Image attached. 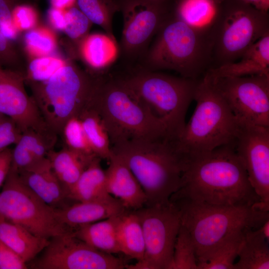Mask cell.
Masks as SVG:
<instances>
[{
	"mask_svg": "<svg viewBox=\"0 0 269 269\" xmlns=\"http://www.w3.org/2000/svg\"><path fill=\"white\" fill-rule=\"evenodd\" d=\"M58 135L49 131L29 129L23 132L12 149L11 169L19 172L47 157L54 149Z\"/></svg>",
	"mask_w": 269,
	"mask_h": 269,
	"instance_id": "44dd1931",
	"label": "cell"
},
{
	"mask_svg": "<svg viewBox=\"0 0 269 269\" xmlns=\"http://www.w3.org/2000/svg\"><path fill=\"white\" fill-rule=\"evenodd\" d=\"M65 25L63 31L72 40L79 42L87 34L91 21L77 6L64 10Z\"/></svg>",
	"mask_w": 269,
	"mask_h": 269,
	"instance_id": "8d00e7d4",
	"label": "cell"
},
{
	"mask_svg": "<svg viewBox=\"0 0 269 269\" xmlns=\"http://www.w3.org/2000/svg\"><path fill=\"white\" fill-rule=\"evenodd\" d=\"M28 2V0H0V30L10 40L16 38L20 32L13 21L14 10L18 5Z\"/></svg>",
	"mask_w": 269,
	"mask_h": 269,
	"instance_id": "f35d334b",
	"label": "cell"
},
{
	"mask_svg": "<svg viewBox=\"0 0 269 269\" xmlns=\"http://www.w3.org/2000/svg\"><path fill=\"white\" fill-rule=\"evenodd\" d=\"M31 266L37 269H123V259L100 251L77 238L73 229L50 239Z\"/></svg>",
	"mask_w": 269,
	"mask_h": 269,
	"instance_id": "4fadbf2b",
	"label": "cell"
},
{
	"mask_svg": "<svg viewBox=\"0 0 269 269\" xmlns=\"http://www.w3.org/2000/svg\"><path fill=\"white\" fill-rule=\"evenodd\" d=\"M205 75L239 123L269 127V76Z\"/></svg>",
	"mask_w": 269,
	"mask_h": 269,
	"instance_id": "7c38bea8",
	"label": "cell"
},
{
	"mask_svg": "<svg viewBox=\"0 0 269 269\" xmlns=\"http://www.w3.org/2000/svg\"><path fill=\"white\" fill-rule=\"evenodd\" d=\"M120 215L81 225L73 229L74 233L77 238L100 251L111 254L121 253L116 232Z\"/></svg>",
	"mask_w": 269,
	"mask_h": 269,
	"instance_id": "83f0119b",
	"label": "cell"
},
{
	"mask_svg": "<svg viewBox=\"0 0 269 269\" xmlns=\"http://www.w3.org/2000/svg\"><path fill=\"white\" fill-rule=\"evenodd\" d=\"M76 3L91 23L101 26L107 34L113 36L112 19L117 5L113 0H76Z\"/></svg>",
	"mask_w": 269,
	"mask_h": 269,
	"instance_id": "1f68e13d",
	"label": "cell"
},
{
	"mask_svg": "<svg viewBox=\"0 0 269 269\" xmlns=\"http://www.w3.org/2000/svg\"><path fill=\"white\" fill-rule=\"evenodd\" d=\"M220 3L215 0H179L174 16L213 41L221 12Z\"/></svg>",
	"mask_w": 269,
	"mask_h": 269,
	"instance_id": "7402d4cb",
	"label": "cell"
},
{
	"mask_svg": "<svg viewBox=\"0 0 269 269\" xmlns=\"http://www.w3.org/2000/svg\"><path fill=\"white\" fill-rule=\"evenodd\" d=\"M142 227L145 250L142 261L128 265L131 269H170L181 225L177 209L171 203L145 206L133 211Z\"/></svg>",
	"mask_w": 269,
	"mask_h": 269,
	"instance_id": "8fae6325",
	"label": "cell"
},
{
	"mask_svg": "<svg viewBox=\"0 0 269 269\" xmlns=\"http://www.w3.org/2000/svg\"><path fill=\"white\" fill-rule=\"evenodd\" d=\"M109 162L105 170L108 193L118 199L127 210H136L145 206V194L127 165L114 154Z\"/></svg>",
	"mask_w": 269,
	"mask_h": 269,
	"instance_id": "e0dca14e",
	"label": "cell"
},
{
	"mask_svg": "<svg viewBox=\"0 0 269 269\" xmlns=\"http://www.w3.org/2000/svg\"><path fill=\"white\" fill-rule=\"evenodd\" d=\"M146 56L148 70H173L196 79L212 58L213 41L174 16L161 26Z\"/></svg>",
	"mask_w": 269,
	"mask_h": 269,
	"instance_id": "52a82bcc",
	"label": "cell"
},
{
	"mask_svg": "<svg viewBox=\"0 0 269 269\" xmlns=\"http://www.w3.org/2000/svg\"><path fill=\"white\" fill-rule=\"evenodd\" d=\"M5 117V116H4L1 115V114H0V120L1 119H2V118H3L4 117Z\"/></svg>",
	"mask_w": 269,
	"mask_h": 269,
	"instance_id": "7dc6e473",
	"label": "cell"
},
{
	"mask_svg": "<svg viewBox=\"0 0 269 269\" xmlns=\"http://www.w3.org/2000/svg\"><path fill=\"white\" fill-rule=\"evenodd\" d=\"M98 77L67 62L48 80L29 83L32 97L49 129L60 135L64 123L91 102Z\"/></svg>",
	"mask_w": 269,
	"mask_h": 269,
	"instance_id": "8992f818",
	"label": "cell"
},
{
	"mask_svg": "<svg viewBox=\"0 0 269 269\" xmlns=\"http://www.w3.org/2000/svg\"><path fill=\"white\" fill-rule=\"evenodd\" d=\"M90 105L103 119L112 146L133 139H172L164 124L121 80L98 78Z\"/></svg>",
	"mask_w": 269,
	"mask_h": 269,
	"instance_id": "5b68a950",
	"label": "cell"
},
{
	"mask_svg": "<svg viewBox=\"0 0 269 269\" xmlns=\"http://www.w3.org/2000/svg\"><path fill=\"white\" fill-rule=\"evenodd\" d=\"M234 147L253 189L269 209V127L240 123Z\"/></svg>",
	"mask_w": 269,
	"mask_h": 269,
	"instance_id": "5bb4252c",
	"label": "cell"
},
{
	"mask_svg": "<svg viewBox=\"0 0 269 269\" xmlns=\"http://www.w3.org/2000/svg\"><path fill=\"white\" fill-rule=\"evenodd\" d=\"M268 34V13L239 0L227 1L213 35L214 67L238 60L252 45Z\"/></svg>",
	"mask_w": 269,
	"mask_h": 269,
	"instance_id": "9c48e42d",
	"label": "cell"
},
{
	"mask_svg": "<svg viewBox=\"0 0 269 269\" xmlns=\"http://www.w3.org/2000/svg\"><path fill=\"white\" fill-rule=\"evenodd\" d=\"M60 135L62 137L63 147L83 154L96 155L89 144L78 116L69 118L64 123Z\"/></svg>",
	"mask_w": 269,
	"mask_h": 269,
	"instance_id": "836d02e7",
	"label": "cell"
},
{
	"mask_svg": "<svg viewBox=\"0 0 269 269\" xmlns=\"http://www.w3.org/2000/svg\"><path fill=\"white\" fill-rule=\"evenodd\" d=\"M157 0V1H166L167 0Z\"/></svg>",
	"mask_w": 269,
	"mask_h": 269,
	"instance_id": "681fc988",
	"label": "cell"
},
{
	"mask_svg": "<svg viewBox=\"0 0 269 269\" xmlns=\"http://www.w3.org/2000/svg\"><path fill=\"white\" fill-rule=\"evenodd\" d=\"M12 149L9 147L0 152V187L4 183L11 167Z\"/></svg>",
	"mask_w": 269,
	"mask_h": 269,
	"instance_id": "7bdbcfd3",
	"label": "cell"
},
{
	"mask_svg": "<svg viewBox=\"0 0 269 269\" xmlns=\"http://www.w3.org/2000/svg\"><path fill=\"white\" fill-rule=\"evenodd\" d=\"M170 269H198L194 242L181 224L174 245Z\"/></svg>",
	"mask_w": 269,
	"mask_h": 269,
	"instance_id": "d6a6232c",
	"label": "cell"
},
{
	"mask_svg": "<svg viewBox=\"0 0 269 269\" xmlns=\"http://www.w3.org/2000/svg\"><path fill=\"white\" fill-rule=\"evenodd\" d=\"M18 173L23 182L46 204L56 209L66 206V192L47 157Z\"/></svg>",
	"mask_w": 269,
	"mask_h": 269,
	"instance_id": "ac0fdd59",
	"label": "cell"
},
{
	"mask_svg": "<svg viewBox=\"0 0 269 269\" xmlns=\"http://www.w3.org/2000/svg\"><path fill=\"white\" fill-rule=\"evenodd\" d=\"M177 210L182 225L190 233L196 258L233 234L259 228L269 219L261 203L253 205H217L185 198L169 200Z\"/></svg>",
	"mask_w": 269,
	"mask_h": 269,
	"instance_id": "277c9868",
	"label": "cell"
},
{
	"mask_svg": "<svg viewBox=\"0 0 269 269\" xmlns=\"http://www.w3.org/2000/svg\"><path fill=\"white\" fill-rule=\"evenodd\" d=\"M67 63L63 59L53 55L32 58L26 65L24 73L25 83L45 81Z\"/></svg>",
	"mask_w": 269,
	"mask_h": 269,
	"instance_id": "e575fe53",
	"label": "cell"
},
{
	"mask_svg": "<svg viewBox=\"0 0 269 269\" xmlns=\"http://www.w3.org/2000/svg\"><path fill=\"white\" fill-rule=\"evenodd\" d=\"M26 50L33 58L52 55L56 49V41L49 30L34 28L27 31L24 36Z\"/></svg>",
	"mask_w": 269,
	"mask_h": 269,
	"instance_id": "d590c367",
	"label": "cell"
},
{
	"mask_svg": "<svg viewBox=\"0 0 269 269\" xmlns=\"http://www.w3.org/2000/svg\"><path fill=\"white\" fill-rule=\"evenodd\" d=\"M269 219L259 228L245 229L234 269H269Z\"/></svg>",
	"mask_w": 269,
	"mask_h": 269,
	"instance_id": "603a6c76",
	"label": "cell"
},
{
	"mask_svg": "<svg viewBox=\"0 0 269 269\" xmlns=\"http://www.w3.org/2000/svg\"><path fill=\"white\" fill-rule=\"evenodd\" d=\"M124 85L166 126L172 139L182 132L194 100L197 79L142 71L121 80Z\"/></svg>",
	"mask_w": 269,
	"mask_h": 269,
	"instance_id": "ba28073f",
	"label": "cell"
},
{
	"mask_svg": "<svg viewBox=\"0 0 269 269\" xmlns=\"http://www.w3.org/2000/svg\"><path fill=\"white\" fill-rule=\"evenodd\" d=\"M217 2L221 3V2L223 1L224 0H215Z\"/></svg>",
	"mask_w": 269,
	"mask_h": 269,
	"instance_id": "c3c4849f",
	"label": "cell"
},
{
	"mask_svg": "<svg viewBox=\"0 0 269 269\" xmlns=\"http://www.w3.org/2000/svg\"><path fill=\"white\" fill-rule=\"evenodd\" d=\"M116 232L121 253L137 262L142 261L145 250L143 234L139 220L133 211L126 210L120 215Z\"/></svg>",
	"mask_w": 269,
	"mask_h": 269,
	"instance_id": "f1b7e54d",
	"label": "cell"
},
{
	"mask_svg": "<svg viewBox=\"0 0 269 269\" xmlns=\"http://www.w3.org/2000/svg\"><path fill=\"white\" fill-rule=\"evenodd\" d=\"M76 0H50L51 6L63 9L74 5Z\"/></svg>",
	"mask_w": 269,
	"mask_h": 269,
	"instance_id": "bcb514c9",
	"label": "cell"
},
{
	"mask_svg": "<svg viewBox=\"0 0 269 269\" xmlns=\"http://www.w3.org/2000/svg\"><path fill=\"white\" fill-rule=\"evenodd\" d=\"M56 208L46 204L10 170L0 193V216L34 235L50 239L72 230L58 219Z\"/></svg>",
	"mask_w": 269,
	"mask_h": 269,
	"instance_id": "30bf717a",
	"label": "cell"
},
{
	"mask_svg": "<svg viewBox=\"0 0 269 269\" xmlns=\"http://www.w3.org/2000/svg\"><path fill=\"white\" fill-rule=\"evenodd\" d=\"M0 65L24 74L26 65L20 50L0 30Z\"/></svg>",
	"mask_w": 269,
	"mask_h": 269,
	"instance_id": "74e56055",
	"label": "cell"
},
{
	"mask_svg": "<svg viewBox=\"0 0 269 269\" xmlns=\"http://www.w3.org/2000/svg\"><path fill=\"white\" fill-rule=\"evenodd\" d=\"M47 17L54 29L59 31L64 30L65 25L64 10L51 6L47 12Z\"/></svg>",
	"mask_w": 269,
	"mask_h": 269,
	"instance_id": "ee69618b",
	"label": "cell"
},
{
	"mask_svg": "<svg viewBox=\"0 0 269 269\" xmlns=\"http://www.w3.org/2000/svg\"><path fill=\"white\" fill-rule=\"evenodd\" d=\"M96 157L78 153L65 147L59 151L52 149L47 155L66 193Z\"/></svg>",
	"mask_w": 269,
	"mask_h": 269,
	"instance_id": "4316f807",
	"label": "cell"
},
{
	"mask_svg": "<svg viewBox=\"0 0 269 269\" xmlns=\"http://www.w3.org/2000/svg\"><path fill=\"white\" fill-rule=\"evenodd\" d=\"M238 60L210 68L206 73L213 77L269 76V34L252 45Z\"/></svg>",
	"mask_w": 269,
	"mask_h": 269,
	"instance_id": "d6986e66",
	"label": "cell"
},
{
	"mask_svg": "<svg viewBox=\"0 0 269 269\" xmlns=\"http://www.w3.org/2000/svg\"><path fill=\"white\" fill-rule=\"evenodd\" d=\"M13 21L15 27L20 32L29 30L35 27L38 15L34 7L29 3L18 5L13 13Z\"/></svg>",
	"mask_w": 269,
	"mask_h": 269,
	"instance_id": "ab89813d",
	"label": "cell"
},
{
	"mask_svg": "<svg viewBox=\"0 0 269 269\" xmlns=\"http://www.w3.org/2000/svg\"><path fill=\"white\" fill-rule=\"evenodd\" d=\"M27 263L0 240V269H26Z\"/></svg>",
	"mask_w": 269,
	"mask_h": 269,
	"instance_id": "b9f144b4",
	"label": "cell"
},
{
	"mask_svg": "<svg viewBox=\"0 0 269 269\" xmlns=\"http://www.w3.org/2000/svg\"><path fill=\"white\" fill-rule=\"evenodd\" d=\"M0 240L27 263L44 250L50 239L36 236L0 216Z\"/></svg>",
	"mask_w": 269,
	"mask_h": 269,
	"instance_id": "cb8c5ba5",
	"label": "cell"
},
{
	"mask_svg": "<svg viewBox=\"0 0 269 269\" xmlns=\"http://www.w3.org/2000/svg\"><path fill=\"white\" fill-rule=\"evenodd\" d=\"M22 132L17 124L11 119L5 117L0 120V152L15 144L18 140Z\"/></svg>",
	"mask_w": 269,
	"mask_h": 269,
	"instance_id": "60d3db41",
	"label": "cell"
},
{
	"mask_svg": "<svg viewBox=\"0 0 269 269\" xmlns=\"http://www.w3.org/2000/svg\"><path fill=\"white\" fill-rule=\"evenodd\" d=\"M126 210L121 202L114 197L106 201L77 202L56 209V213L63 224L74 229L121 214Z\"/></svg>",
	"mask_w": 269,
	"mask_h": 269,
	"instance_id": "ffe728a7",
	"label": "cell"
},
{
	"mask_svg": "<svg viewBox=\"0 0 269 269\" xmlns=\"http://www.w3.org/2000/svg\"><path fill=\"white\" fill-rule=\"evenodd\" d=\"M194 112L179 136L173 140L182 159L199 155L234 144L240 123L205 74L198 81Z\"/></svg>",
	"mask_w": 269,
	"mask_h": 269,
	"instance_id": "3957f363",
	"label": "cell"
},
{
	"mask_svg": "<svg viewBox=\"0 0 269 269\" xmlns=\"http://www.w3.org/2000/svg\"><path fill=\"white\" fill-rule=\"evenodd\" d=\"M243 231L226 238L203 255L196 258L198 269H234L243 239Z\"/></svg>",
	"mask_w": 269,
	"mask_h": 269,
	"instance_id": "4dcf8cb0",
	"label": "cell"
},
{
	"mask_svg": "<svg viewBox=\"0 0 269 269\" xmlns=\"http://www.w3.org/2000/svg\"><path fill=\"white\" fill-rule=\"evenodd\" d=\"M79 52L91 70L99 71L115 61L119 48L113 36L95 33L87 34L79 41Z\"/></svg>",
	"mask_w": 269,
	"mask_h": 269,
	"instance_id": "d4e9b609",
	"label": "cell"
},
{
	"mask_svg": "<svg viewBox=\"0 0 269 269\" xmlns=\"http://www.w3.org/2000/svg\"><path fill=\"white\" fill-rule=\"evenodd\" d=\"M165 1L132 0L124 9L122 47L128 55L140 52L169 17Z\"/></svg>",
	"mask_w": 269,
	"mask_h": 269,
	"instance_id": "2e32d148",
	"label": "cell"
},
{
	"mask_svg": "<svg viewBox=\"0 0 269 269\" xmlns=\"http://www.w3.org/2000/svg\"><path fill=\"white\" fill-rule=\"evenodd\" d=\"M79 117L94 153L109 161L113 155L112 144L108 131L99 113L89 104Z\"/></svg>",
	"mask_w": 269,
	"mask_h": 269,
	"instance_id": "f546056e",
	"label": "cell"
},
{
	"mask_svg": "<svg viewBox=\"0 0 269 269\" xmlns=\"http://www.w3.org/2000/svg\"><path fill=\"white\" fill-rule=\"evenodd\" d=\"M101 158L95 157L76 183L66 192L68 199L77 202L101 201L114 197L106 186V172L101 167Z\"/></svg>",
	"mask_w": 269,
	"mask_h": 269,
	"instance_id": "484cf974",
	"label": "cell"
},
{
	"mask_svg": "<svg viewBox=\"0 0 269 269\" xmlns=\"http://www.w3.org/2000/svg\"><path fill=\"white\" fill-rule=\"evenodd\" d=\"M180 185L170 199L185 198L217 205L261 203L234 144L183 159Z\"/></svg>",
	"mask_w": 269,
	"mask_h": 269,
	"instance_id": "6da1fadb",
	"label": "cell"
},
{
	"mask_svg": "<svg viewBox=\"0 0 269 269\" xmlns=\"http://www.w3.org/2000/svg\"><path fill=\"white\" fill-rule=\"evenodd\" d=\"M25 83L23 73L0 65V114L12 120L22 132L29 129L51 131L27 94Z\"/></svg>",
	"mask_w": 269,
	"mask_h": 269,
	"instance_id": "9a60e30c",
	"label": "cell"
},
{
	"mask_svg": "<svg viewBox=\"0 0 269 269\" xmlns=\"http://www.w3.org/2000/svg\"><path fill=\"white\" fill-rule=\"evenodd\" d=\"M141 186L146 206L167 204L179 188L183 162L169 138L133 139L112 146Z\"/></svg>",
	"mask_w": 269,
	"mask_h": 269,
	"instance_id": "7a4b0ae2",
	"label": "cell"
},
{
	"mask_svg": "<svg viewBox=\"0 0 269 269\" xmlns=\"http://www.w3.org/2000/svg\"><path fill=\"white\" fill-rule=\"evenodd\" d=\"M249 4L258 10L268 13L269 9V0H239Z\"/></svg>",
	"mask_w": 269,
	"mask_h": 269,
	"instance_id": "f6af8a7d",
	"label": "cell"
}]
</instances>
